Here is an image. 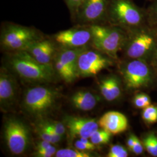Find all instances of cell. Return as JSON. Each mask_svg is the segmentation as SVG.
<instances>
[{"label": "cell", "instance_id": "26", "mask_svg": "<svg viewBox=\"0 0 157 157\" xmlns=\"http://www.w3.org/2000/svg\"><path fill=\"white\" fill-rule=\"evenodd\" d=\"M67 7L72 15L75 17L77 15L78 10L83 4L85 0H65Z\"/></svg>", "mask_w": 157, "mask_h": 157}, {"label": "cell", "instance_id": "33", "mask_svg": "<svg viewBox=\"0 0 157 157\" xmlns=\"http://www.w3.org/2000/svg\"><path fill=\"white\" fill-rule=\"evenodd\" d=\"M151 135L152 140L153 141V143L155 146L157 151V136L154 133H151Z\"/></svg>", "mask_w": 157, "mask_h": 157}, {"label": "cell", "instance_id": "16", "mask_svg": "<svg viewBox=\"0 0 157 157\" xmlns=\"http://www.w3.org/2000/svg\"><path fill=\"white\" fill-rule=\"evenodd\" d=\"M70 101L76 109L87 111L94 108L98 102L99 98L89 91L80 90L73 94Z\"/></svg>", "mask_w": 157, "mask_h": 157}, {"label": "cell", "instance_id": "4", "mask_svg": "<svg viewBox=\"0 0 157 157\" xmlns=\"http://www.w3.org/2000/svg\"><path fill=\"white\" fill-rule=\"evenodd\" d=\"M43 39L36 29L18 25H8L1 34V45L6 50H26L36 41Z\"/></svg>", "mask_w": 157, "mask_h": 157}, {"label": "cell", "instance_id": "12", "mask_svg": "<svg viewBox=\"0 0 157 157\" xmlns=\"http://www.w3.org/2000/svg\"><path fill=\"white\" fill-rule=\"evenodd\" d=\"M108 0H85L76 17L83 25H95L108 14Z\"/></svg>", "mask_w": 157, "mask_h": 157}, {"label": "cell", "instance_id": "24", "mask_svg": "<svg viewBox=\"0 0 157 157\" xmlns=\"http://www.w3.org/2000/svg\"><path fill=\"white\" fill-rule=\"evenodd\" d=\"M128 152L126 148L120 144H115L111 146L107 154L108 157H127Z\"/></svg>", "mask_w": 157, "mask_h": 157}, {"label": "cell", "instance_id": "25", "mask_svg": "<svg viewBox=\"0 0 157 157\" xmlns=\"http://www.w3.org/2000/svg\"><path fill=\"white\" fill-rule=\"evenodd\" d=\"M143 144L145 150L148 152V154H150L152 157H157V150L152 140L151 133H148L143 139Z\"/></svg>", "mask_w": 157, "mask_h": 157}, {"label": "cell", "instance_id": "1", "mask_svg": "<svg viewBox=\"0 0 157 157\" xmlns=\"http://www.w3.org/2000/svg\"><path fill=\"white\" fill-rule=\"evenodd\" d=\"M8 63L20 78L28 82L48 83L56 78V71L52 65L40 63L26 51L12 52Z\"/></svg>", "mask_w": 157, "mask_h": 157}, {"label": "cell", "instance_id": "15", "mask_svg": "<svg viewBox=\"0 0 157 157\" xmlns=\"http://www.w3.org/2000/svg\"><path fill=\"white\" fill-rule=\"evenodd\" d=\"M99 127L111 133L118 135L128 128L129 122L126 117L118 111H109L104 113L98 121Z\"/></svg>", "mask_w": 157, "mask_h": 157}, {"label": "cell", "instance_id": "32", "mask_svg": "<svg viewBox=\"0 0 157 157\" xmlns=\"http://www.w3.org/2000/svg\"><path fill=\"white\" fill-rule=\"evenodd\" d=\"M135 140H136V136L134 135H131L128 139L127 141H126V144L128 147L129 150H131L132 147L134 146L135 143Z\"/></svg>", "mask_w": 157, "mask_h": 157}, {"label": "cell", "instance_id": "30", "mask_svg": "<svg viewBox=\"0 0 157 157\" xmlns=\"http://www.w3.org/2000/svg\"><path fill=\"white\" fill-rule=\"evenodd\" d=\"M144 146L142 144L141 141L138 137L136 136L135 144L132 147L131 151L136 155H140L144 151Z\"/></svg>", "mask_w": 157, "mask_h": 157}, {"label": "cell", "instance_id": "10", "mask_svg": "<svg viewBox=\"0 0 157 157\" xmlns=\"http://www.w3.org/2000/svg\"><path fill=\"white\" fill-rule=\"evenodd\" d=\"M154 36L146 31L135 34L126 44V54L130 58L141 59L148 56L155 47Z\"/></svg>", "mask_w": 157, "mask_h": 157}, {"label": "cell", "instance_id": "28", "mask_svg": "<svg viewBox=\"0 0 157 157\" xmlns=\"http://www.w3.org/2000/svg\"><path fill=\"white\" fill-rule=\"evenodd\" d=\"M57 150L56 148L52 145L44 149L36 150L34 155L38 157H51L56 155Z\"/></svg>", "mask_w": 157, "mask_h": 157}, {"label": "cell", "instance_id": "11", "mask_svg": "<svg viewBox=\"0 0 157 157\" xmlns=\"http://www.w3.org/2000/svg\"><path fill=\"white\" fill-rule=\"evenodd\" d=\"M18 86L15 77L4 67L0 72V108L2 111H11L17 103Z\"/></svg>", "mask_w": 157, "mask_h": 157}, {"label": "cell", "instance_id": "14", "mask_svg": "<svg viewBox=\"0 0 157 157\" xmlns=\"http://www.w3.org/2000/svg\"><path fill=\"white\" fill-rule=\"evenodd\" d=\"M26 51L38 62L47 65H52V61L58 51L54 41L44 39L36 41Z\"/></svg>", "mask_w": 157, "mask_h": 157}, {"label": "cell", "instance_id": "7", "mask_svg": "<svg viewBox=\"0 0 157 157\" xmlns=\"http://www.w3.org/2000/svg\"><path fill=\"white\" fill-rule=\"evenodd\" d=\"M110 57L97 50L86 47L81 51L77 61L78 76L87 78L97 75L112 65Z\"/></svg>", "mask_w": 157, "mask_h": 157}, {"label": "cell", "instance_id": "19", "mask_svg": "<svg viewBox=\"0 0 157 157\" xmlns=\"http://www.w3.org/2000/svg\"><path fill=\"white\" fill-rule=\"evenodd\" d=\"M37 131L38 135L41 140L48 141L52 144H55L59 143L62 138V137L61 136H55L52 135L49 132V131L47 130L45 126L40 122L37 125Z\"/></svg>", "mask_w": 157, "mask_h": 157}, {"label": "cell", "instance_id": "23", "mask_svg": "<svg viewBox=\"0 0 157 157\" xmlns=\"http://www.w3.org/2000/svg\"><path fill=\"white\" fill-rule=\"evenodd\" d=\"M109 82H110V86L111 90L112 93V97L113 100H117L121 95V84L119 78L115 76H109Z\"/></svg>", "mask_w": 157, "mask_h": 157}, {"label": "cell", "instance_id": "17", "mask_svg": "<svg viewBox=\"0 0 157 157\" xmlns=\"http://www.w3.org/2000/svg\"><path fill=\"white\" fill-rule=\"evenodd\" d=\"M112 135L105 129H98L91 135L89 139L94 144L97 146H101L108 143L111 139Z\"/></svg>", "mask_w": 157, "mask_h": 157}, {"label": "cell", "instance_id": "21", "mask_svg": "<svg viewBox=\"0 0 157 157\" xmlns=\"http://www.w3.org/2000/svg\"><path fill=\"white\" fill-rule=\"evenodd\" d=\"M133 102L137 108L143 109L151 105V99L150 97L146 93H141L135 95Z\"/></svg>", "mask_w": 157, "mask_h": 157}, {"label": "cell", "instance_id": "22", "mask_svg": "<svg viewBox=\"0 0 157 157\" xmlns=\"http://www.w3.org/2000/svg\"><path fill=\"white\" fill-rule=\"evenodd\" d=\"M100 90L101 95L107 101H114L112 97L109 77L104 78L100 83Z\"/></svg>", "mask_w": 157, "mask_h": 157}, {"label": "cell", "instance_id": "13", "mask_svg": "<svg viewBox=\"0 0 157 157\" xmlns=\"http://www.w3.org/2000/svg\"><path fill=\"white\" fill-rule=\"evenodd\" d=\"M71 138H90L99 124L95 119L67 116L63 121Z\"/></svg>", "mask_w": 157, "mask_h": 157}, {"label": "cell", "instance_id": "6", "mask_svg": "<svg viewBox=\"0 0 157 157\" xmlns=\"http://www.w3.org/2000/svg\"><path fill=\"white\" fill-rule=\"evenodd\" d=\"M108 15L113 22L127 28L139 26L144 20L143 12L131 0H112Z\"/></svg>", "mask_w": 157, "mask_h": 157}, {"label": "cell", "instance_id": "31", "mask_svg": "<svg viewBox=\"0 0 157 157\" xmlns=\"http://www.w3.org/2000/svg\"><path fill=\"white\" fill-rule=\"evenodd\" d=\"M52 145H53V144L52 143H51L50 142H49L48 141L41 140L37 143V144L36 146V150H39L44 149V148H47Z\"/></svg>", "mask_w": 157, "mask_h": 157}, {"label": "cell", "instance_id": "20", "mask_svg": "<svg viewBox=\"0 0 157 157\" xmlns=\"http://www.w3.org/2000/svg\"><path fill=\"white\" fill-rule=\"evenodd\" d=\"M142 118L148 124H155L157 122V107L150 105L143 109L141 113Z\"/></svg>", "mask_w": 157, "mask_h": 157}, {"label": "cell", "instance_id": "35", "mask_svg": "<svg viewBox=\"0 0 157 157\" xmlns=\"http://www.w3.org/2000/svg\"><path fill=\"white\" fill-rule=\"evenodd\" d=\"M156 16H157V8H156Z\"/></svg>", "mask_w": 157, "mask_h": 157}, {"label": "cell", "instance_id": "8", "mask_svg": "<svg viewBox=\"0 0 157 157\" xmlns=\"http://www.w3.org/2000/svg\"><path fill=\"white\" fill-rule=\"evenodd\" d=\"M128 89L134 90L148 86L152 80L151 69L144 59H135L128 63L122 71Z\"/></svg>", "mask_w": 157, "mask_h": 157}, {"label": "cell", "instance_id": "34", "mask_svg": "<svg viewBox=\"0 0 157 157\" xmlns=\"http://www.w3.org/2000/svg\"><path fill=\"white\" fill-rule=\"evenodd\" d=\"M154 62L157 65V47L154 52Z\"/></svg>", "mask_w": 157, "mask_h": 157}, {"label": "cell", "instance_id": "29", "mask_svg": "<svg viewBox=\"0 0 157 157\" xmlns=\"http://www.w3.org/2000/svg\"><path fill=\"white\" fill-rule=\"evenodd\" d=\"M75 147L78 150L84 151H93L97 149V146L94 144L93 143L87 144L82 141L80 140H78L75 142L74 144Z\"/></svg>", "mask_w": 157, "mask_h": 157}, {"label": "cell", "instance_id": "18", "mask_svg": "<svg viewBox=\"0 0 157 157\" xmlns=\"http://www.w3.org/2000/svg\"><path fill=\"white\" fill-rule=\"evenodd\" d=\"M55 156L56 157H93L90 152L84 151L75 148H62L57 150Z\"/></svg>", "mask_w": 157, "mask_h": 157}, {"label": "cell", "instance_id": "2", "mask_svg": "<svg viewBox=\"0 0 157 157\" xmlns=\"http://www.w3.org/2000/svg\"><path fill=\"white\" fill-rule=\"evenodd\" d=\"M91 44L93 48L112 59H117L118 52L124 47L126 38L119 29L98 24L90 25Z\"/></svg>", "mask_w": 157, "mask_h": 157}, {"label": "cell", "instance_id": "5", "mask_svg": "<svg viewBox=\"0 0 157 157\" xmlns=\"http://www.w3.org/2000/svg\"><path fill=\"white\" fill-rule=\"evenodd\" d=\"M6 145L13 155H21L27 151L31 143L28 126L21 119L15 117L6 119L4 125Z\"/></svg>", "mask_w": 157, "mask_h": 157}, {"label": "cell", "instance_id": "9", "mask_svg": "<svg viewBox=\"0 0 157 157\" xmlns=\"http://www.w3.org/2000/svg\"><path fill=\"white\" fill-rule=\"evenodd\" d=\"M90 27L76 28L61 31L56 34L54 39L61 47L78 48L86 47L91 41Z\"/></svg>", "mask_w": 157, "mask_h": 157}, {"label": "cell", "instance_id": "27", "mask_svg": "<svg viewBox=\"0 0 157 157\" xmlns=\"http://www.w3.org/2000/svg\"><path fill=\"white\" fill-rule=\"evenodd\" d=\"M44 121L61 137L65 134L66 127L63 123L53 120H47Z\"/></svg>", "mask_w": 157, "mask_h": 157}, {"label": "cell", "instance_id": "3", "mask_svg": "<svg viewBox=\"0 0 157 157\" xmlns=\"http://www.w3.org/2000/svg\"><path fill=\"white\" fill-rule=\"evenodd\" d=\"M56 89L47 86H36L25 92L23 106L25 110L34 117L44 115L56 104L59 97Z\"/></svg>", "mask_w": 157, "mask_h": 157}]
</instances>
